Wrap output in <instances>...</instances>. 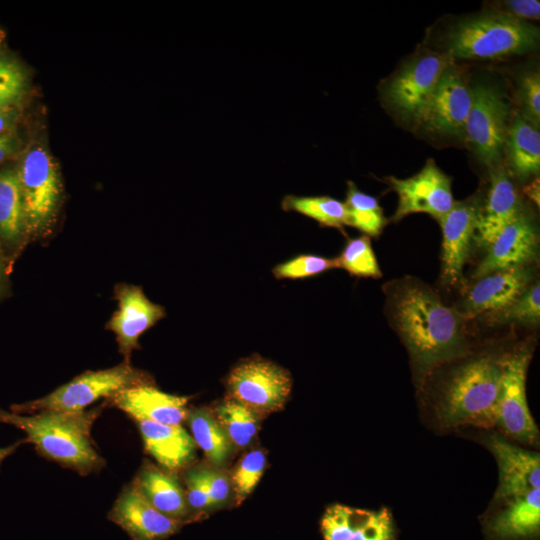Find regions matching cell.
<instances>
[{"instance_id":"cell-4","label":"cell","mask_w":540,"mask_h":540,"mask_svg":"<svg viewBox=\"0 0 540 540\" xmlns=\"http://www.w3.org/2000/svg\"><path fill=\"white\" fill-rule=\"evenodd\" d=\"M538 27L500 12L458 22L446 36L448 55L463 59H494L537 47Z\"/></svg>"},{"instance_id":"cell-41","label":"cell","mask_w":540,"mask_h":540,"mask_svg":"<svg viewBox=\"0 0 540 540\" xmlns=\"http://www.w3.org/2000/svg\"><path fill=\"white\" fill-rule=\"evenodd\" d=\"M19 148V140L14 133L0 135V164L11 157Z\"/></svg>"},{"instance_id":"cell-21","label":"cell","mask_w":540,"mask_h":540,"mask_svg":"<svg viewBox=\"0 0 540 540\" xmlns=\"http://www.w3.org/2000/svg\"><path fill=\"white\" fill-rule=\"evenodd\" d=\"M133 483L146 499L167 517L186 524L196 519L185 491L174 473L144 462Z\"/></svg>"},{"instance_id":"cell-24","label":"cell","mask_w":540,"mask_h":540,"mask_svg":"<svg viewBox=\"0 0 540 540\" xmlns=\"http://www.w3.org/2000/svg\"><path fill=\"white\" fill-rule=\"evenodd\" d=\"M509 165L521 180L535 176L540 170V134L522 115H517L507 129Z\"/></svg>"},{"instance_id":"cell-11","label":"cell","mask_w":540,"mask_h":540,"mask_svg":"<svg viewBox=\"0 0 540 540\" xmlns=\"http://www.w3.org/2000/svg\"><path fill=\"white\" fill-rule=\"evenodd\" d=\"M387 181L398 195L393 221L412 213H427L439 221L454 205L451 180L432 158L414 176L406 179L391 176Z\"/></svg>"},{"instance_id":"cell-2","label":"cell","mask_w":540,"mask_h":540,"mask_svg":"<svg viewBox=\"0 0 540 540\" xmlns=\"http://www.w3.org/2000/svg\"><path fill=\"white\" fill-rule=\"evenodd\" d=\"M508 352L481 351L459 359L450 367L435 393V414L442 426L495 425Z\"/></svg>"},{"instance_id":"cell-40","label":"cell","mask_w":540,"mask_h":540,"mask_svg":"<svg viewBox=\"0 0 540 540\" xmlns=\"http://www.w3.org/2000/svg\"><path fill=\"white\" fill-rule=\"evenodd\" d=\"M500 6L503 8L500 13L521 21L540 17V2L537 0H508Z\"/></svg>"},{"instance_id":"cell-39","label":"cell","mask_w":540,"mask_h":540,"mask_svg":"<svg viewBox=\"0 0 540 540\" xmlns=\"http://www.w3.org/2000/svg\"><path fill=\"white\" fill-rule=\"evenodd\" d=\"M206 486L212 506L226 502L231 484L228 477L220 471L203 467Z\"/></svg>"},{"instance_id":"cell-22","label":"cell","mask_w":540,"mask_h":540,"mask_svg":"<svg viewBox=\"0 0 540 540\" xmlns=\"http://www.w3.org/2000/svg\"><path fill=\"white\" fill-rule=\"evenodd\" d=\"M145 450L166 471L185 468L195 457L196 443L181 425L137 422Z\"/></svg>"},{"instance_id":"cell-37","label":"cell","mask_w":540,"mask_h":540,"mask_svg":"<svg viewBox=\"0 0 540 540\" xmlns=\"http://www.w3.org/2000/svg\"><path fill=\"white\" fill-rule=\"evenodd\" d=\"M522 116L538 128L540 121V77L538 71L527 72L518 89Z\"/></svg>"},{"instance_id":"cell-31","label":"cell","mask_w":540,"mask_h":540,"mask_svg":"<svg viewBox=\"0 0 540 540\" xmlns=\"http://www.w3.org/2000/svg\"><path fill=\"white\" fill-rule=\"evenodd\" d=\"M487 317L496 323H518L536 326L540 319L539 282L537 281L529 286L509 306Z\"/></svg>"},{"instance_id":"cell-43","label":"cell","mask_w":540,"mask_h":540,"mask_svg":"<svg viewBox=\"0 0 540 540\" xmlns=\"http://www.w3.org/2000/svg\"><path fill=\"white\" fill-rule=\"evenodd\" d=\"M527 196L532 199L534 203L539 205V179L534 180L528 187L525 189Z\"/></svg>"},{"instance_id":"cell-6","label":"cell","mask_w":540,"mask_h":540,"mask_svg":"<svg viewBox=\"0 0 540 540\" xmlns=\"http://www.w3.org/2000/svg\"><path fill=\"white\" fill-rule=\"evenodd\" d=\"M21 189L26 236L46 231L61 196L60 175L48 151L38 145L28 149L16 169Z\"/></svg>"},{"instance_id":"cell-14","label":"cell","mask_w":540,"mask_h":540,"mask_svg":"<svg viewBox=\"0 0 540 540\" xmlns=\"http://www.w3.org/2000/svg\"><path fill=\"white\" fill-rule=\"evenodd\" d=\"M472 105V91L453 67L442 74L418 121L426 128L444 135H459Z\"/></svg>"},{"instance_id":"cell-8","label":"cell","mask_w":540,"mask_h":540,"mask_svg":"<svg viewBox=\"0 0 540 540\" xmlns=\"http://www.w3.org/2000/svg\"><path fill=\"white\" fill-rule=\"evenodd\" d=\"M532 348L525 344L508 352L499 400L497 425L508 437L525 444H534L539 431L526 399V375Z\"/></svg>"},{"instance_id":"cell-13","label":"cell","mask_w":540,"mask_h":540,"mask_svg":"<svg viewBox=\"0 0 540 540\" xmlns=\"http://www.w3.org/2000/svg\"><path fill=\"white\" fill-rule=\"evenodd\" d=\"M118 309L107 323L116 336L119 352L129 362L133 350L139 349V337L165 317V309L150 301L139 286L122 284L116 287Z\"/></svg>"},{"instance_id":"cell-36","label":"cell","mask_w":540,"mask_h":540,"mask_svg":"<svg viewBox=\"0 0 540 540\" xmlns=\"http://www.w3.org/2000/svg\"><path fill=\"white\" fill-rule=\"evenodd\" d=\"M359 509L341 504L328 507L321 520L324 540H348L356 522Z\"/></svg>"},{"instance_id":"cell-27","label":"cell","mask_w":540,"mask_h":540,"mask_svg":"<svg viewBox=\"0 0 540 540\" xmlns=\"http://www.w3.org/2000/svg\"><path fill=\"white\" fill-rule=\"evenodd\" d=\"M281 206L284 211H294L310 217L321 226L343 231V226L347 225L345 204L330 196L286 195Z\"/></svg>"},{"instance_id":"cell-42","label":"cell","mask_w":540,"mask_h":540,"mask_svg":"<svg viewBox=\"0 0 540 540\" xmlns=\"http://www.w3.org/2000/svg\"><path fill=\"white\" fill-rule=\"evenodd\" d=\"M16 116L14 109L0 110V135L10 132Z\"/></svg>"},{"instance_id":"cell-18","label":"cell","mask_w":540,"mask_h":540,"mask_svg":"<svg viewBox=\"0 0 540 540\" xmlns=\"http://www.w3.org/2000/svg\"><path fill=\"white\" fill-rule=\"evenodd\" d=\"M486 447L494 455L499 469L495 500L522 495L540 485V456L510 442L498 434L486 438Z\"/></svg>"},{"instance_id":"cell-7","label":"cell","mask_w":540,"mask_h":540,"mask_svg":"<svg viewBox=\"0 0 540 540\" xmlns=\"http://www.w3.org/2000/svg\"><path fill=\"white\" fill-rule=\"evenodd\" d=\"M226 386L228 398L262 415L283 408L291 391L292 380L288 371L279 365L253 357L230 371Z\"/></svg>"},{"instance_id":"cell-9","label":"cell","mask_w":540,"mask_h":540,"mask_svg":"<svg viewBox=\"0 0 540 540\" xmlns=\"http://www.w3.org/2000/svg\"><path fill=\"white\" fill-rule=\"evenodd\" d=\"M471 91L472 105L464 132L479 160L492 167L496 165L506 141L508 105L491 86L479 84Z\"/></svg>"},{"instance_id":"cell-29","label":"cell","mask_w":540,"mask_h":540,"mask_svg":"<svg viewBox=\"0 0 540 540\" xmlns=\"http://www.w3.org/2000/svg\"><path fill=\"white\" fill-rule=\"evenodd\" d=\"M215 417L233 446H248L258 431L259 415L243 404L228 398L215 408Z\"/></svg>"},{"instance_id":"cell-3","label":"cell","mask_w":540,"mask_h":540,"mask_svg":"<svg viewBox=\"0 0 540 540\" xmlns=\"http://www.w3.org/2000/svg\"><path fill=\"white\" fill-rule=\"evenodd\" d=\"M101 408L80 412L42 410L25 416L0 408V423L13 425L26 434L44 458L71 469L82 476L99 472L105 459L91 441V428Z\"/></svg>"},{"instance_id":"cell-26","label":"cell","mask_w":540,"mask_h":540,"mask_svg":"<svg viewBox=\"0 0 540 540\" xmlns=\"http://www.w3.org/2000/svg\"><path fill=\"white\" fill-rule=\"evenodd\" d=\"M186 420L193 439L215 466L224 465L231 455L233 445L218 420L207 409L189 410Z\"/></svg>"},{"instance_id":"cell-10","label":"cell","mask_w":540,"mask_h":540,"mask_svg":"<svg viewBox=\"0 0 540 540\" xmlns=\"http://www.w3.org/2000/svg\"><path fill=\"white\" fill-rule=\"evenodd\" d=\"M450 64L449 55L436 53L411 59L386 85L388 103L401 115L418 120Z\"/></svg>"},{"instance_id":"cell-25","label":"cell","mask_w":540,"mask_h":540,"mask_svg":"<svg viewBox=\"0 0 540 540\" xmlns=\"http://www.w3.org/2000/svg\"><path fill=\"white\" fill-rule=\"evenodd\" d=\"M24 237V209L17 171H0V245L16 248Z\"/></svg>"},{"instance_id":"cell-16","label":"cell","mask_w":540,"mask_h":540,"mask_svg":"<svg viewBox=\"0 0 540 540\" xmlns=\"http://www.w3.org/2000/svg\"><path fill=\"white\" fill-rule=\"evenodd\" d=\"M478 203L474 198L455 201L438 222L442 228L441 280L455 286L462 279L463 267L475 236Z\"/></svg>"},{"instance_id":"cell-33","label":"cell","mask_w":540,"mask_h":540,"mask_svg":"<svg viewBox=\"0 0 540 540\" xmlns=\"http://www.w3.org/2000/svg\"><path fill=\"white\" fill-rule=\"evenodd\" d=\"M266 466V456L255 449L243 456L232 474L236 503L240 504L256 487Z\"/></svg>"},{"instance_id":"cell-5","label":"cell","mask_w":540,"mask_h":540,"mask_svg":"<svg viewBox=\"0 0 540 540\" xmlns=\"http://www.w3.org/2000/svg\"><path fill=\"white\" fill-rule=\"evenodd\" d=\"M151 382L148 374L123 361L112 368L84 372L42 398L10 408L17 414L42 410L80 412L101 398L109 399L124 389Z\"/></svg>"},{"instance_id":"cell-44","label":"cell","mask_w":540,"mask_h":540,"mask_svg":"<svg viewBox=\"0 0 540 540\" xmlns=\"http://www.w3.org/2000/svg\"><path fill=\"white\" fill-rule=\"evenodd\" d=\"M23 443H25L24 440H21L10 446L0 448V466L3 460L6 459L8 456L12 455L16 451V449Z\"/></svg>"},{"instance_id":"cell-20","label":"cell","mask_w":540,"mask_h":540,"mask_svg":"<svg viewBox=\"0 0 540 540\" xmlns=\"http://www.w3.org/2000/svg\"><path fill=\"white\" fill-rule=\"evenodd\" d=\"M523 209L521 199L507 170L492 166L487 198L478 206L474 239L488 248L499 232Z\"/></svg>"},{"instance_id":"cell-12","label":"cell","mask_w":540,"mask_h":540,"mask_svg":"<svg viewBox=\"0 0 540 540\" xmlns=\"http://www.w3.org/2000/svg\"><path fill=\"white\" fill-rule=\"evenodd\" d=\"M539 236L534 219L522 211L510 221L487 248V254L472 277L478 279L495 271L528 266L538 254Z\"/></svg>"},{"instance_id":"cell-45","label":"cell","mask_w":540,"mask_h":540,"mask_svg":"<svg viewBox=\"0 0 540 540\" xmlns=\"http://www.w3.org/2000/svg\"><path fill=\"white\" fill-rule=\"evenodd\" d=\"M3 263H2V252H1V249H0V290L2 288V282H3Z\"/></svg>"},{"instance_id":"cell-38","label":"cell","mask_w":540,"mask_h":540,"mask_svg":"<svg viewBox=\"0 0 540 540\" xmlns=\"http://www.w3.org/2000/svg\"><path fill=\"white\" fill-rule=\"evenodd\" d=\"M185 485L187 502L194 513L212 507L203 467L190 468L185 475Z\"/></svg>"},{"instance_id":"cell-35","label":"cell","mask_w":540,"mask_h":540,"mask_svg":"<svg viewBox=\"0 0 540 540\" xmlns=\"http://www.w3.org/2000/svg\"><path fill=\"white\" fill-rule=\"evenodd\" d=\"M337 268L335 258L302 254L276 265L272 273L277 279H302Z\"/></svg>"},{"instance_id":"cell-23","label":"cell","mask_w":540,"mask_h":540,"mask_svg":"<svg viewBox=\"0 0 540 540\" xmlns=\"http://www.w3.org/2000/svg\"><path fill=\"white\" fill-rule=\"evenodd\" d=\"M503 507L489 523L490 534L497 540L535 536L540 528V489L504 499Z\"/></svg>"},{"instance_id":"cell-34","label":"cell","mask_w":540,"mask_h":540,"mask_svg":"<svg viewBox=\"0 0 540 540\" xmlns=\"http://www.w3.org/2000/svg\"><path fill=\"white\" fill-rule=\"evenodd\" d=\"M26 75L20 65L0 56V110L14 109L26 92Z\"/></svg>"},{"instance_id":"cell-1","label":"cell","mask_w":540,"mask_h":540,"mask_svg":"<svg viewBox=\"0 0 540 540\" xmlns=\"http://www.w3.org/2000/svg\"><path fill=\"white\" fill-rule=\"evenodd\" d=\"M391 326L404 342L418 376L466 353V318L426 284L406 277L386 284Z\"/></svg>"},{"instance_id":"cell-28","label":"cell","mask_w":540,"mask_h":540,"mask_svg":"<svg viewBox=\"0 0 540 540\" xmlns=\"http://www.w3.org/2000/svg\"><path fill=\"white\" fill-rule=\"evenodd\" d=\"M347 225L359 229L368 237H377L382 232L386 218L378 200L361 192L352 181L347 183Z\"/></svg>"},{"instance_id":"cell-19","label":"cell","mask_w":540,"mask_h":540,"mask_svg":"<svg viewBox=\"0 0 540 540\" xmlns=\"http://www.w3.org/2000/svg\"><path fill=\"white\" fill-rule=\"evenodd\" d=\"M189 397L162 392L152 382L124 389L111 398L113 407L125 412L136 422L181 425L186 420Z\"/></svg>"},{"instance_id":"cell-17","label":"cell","mask_w":540,"mask_h":540,"mask_svg":"<svg viewBox=\"0 0 540 540\" xmlns=\"http://www.w3.org/2000/svg\"><path fill=\"white\" fill-rule=\"evenodd\" d=\"M531 267L520 266L482 276L468 288L463 298L466 318L490 316L513 303L530 285Z\"/></svg>"},{"instance_id":"cell-30","label":"cell","mask_w":540,"mask_h":540,"mask_svg":"<svg viewBox=\"0 0 540 540\" xmlns=\"http://www.w3.org/2000/svg\"><path fill=\"white\" fill-rule=\"evenodd\" d=\"M335 259L337 268L346 270L350 275L365 278L382 276L370 237L366 235L348 239L341 254Z\"/></svg>"},{"instance_id":"cell-15","label":"cell","mask_w":540,"mask_h":540,"mask_svg":"<svg viewBox=\"0 0 540 540\" xmlns=\"http://www.w3.org/2000/svg\"><path fill=\"white\" fill-rule=\"evenodd\" d=\"M107 517L133 540H164L184 525L158 511L133 481L123 488Z\"/></svg>"},{"instance_id":"cell-32","label":"cell","mask_w":540,"mask_h":540,"mask_svg":"<svg viewBox=\"0 0 540 540\" xmlns=\"http://www.w3.org/2000/svg\"><path fill=\"white\" fill-rule=\"evenodd\" d=\"M395 527L391 512L359 509L351 536L348 540H394Z\"/></svg>"}]
</instances>
